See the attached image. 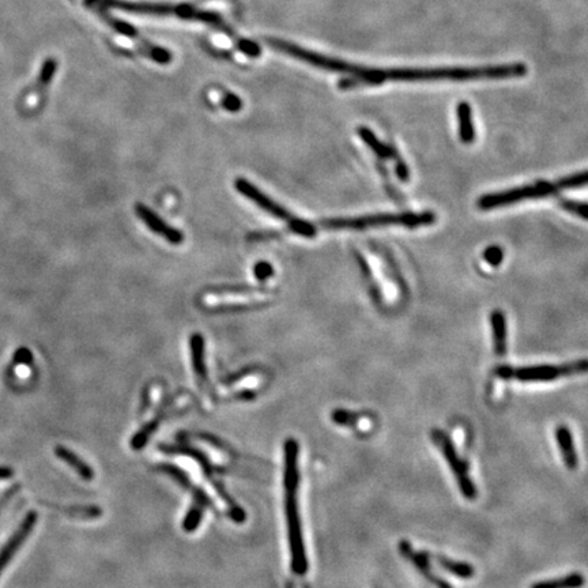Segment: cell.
Returning a JSON list of instances; mask_svg holds the SVG:
<instances>
[{
    "label": "cell",
    "mask_w": 588,
    "mask_h": 588,
    "mask_svg": "<svg viewBox=\"0 0 588 588\" xmlns=\"http://www.w3.org/2000/svg\"><path fill=\"white\" fill-rule=\"evenodd\" d=\"M528 68L524 63L492 66V67H438V68H368L360 66L355 77H360L365 86H379L392 82H432V81H479V79H508L521 78Z\"/></svg>",
    "instance_id": "6da1fadb"
},
{
    "label": "cell",
    "mask_w": 588,
    "mask_h": 588,
    "mask_svg": "<svg viewBox=\"0 0 588 588\" xmlns=\"http://www.w3.org/2000/svg\"><path fill=\"white\" fill-rule=\"evenodd\" d=\"M284 448H285V474H284L285 515L289 548H290V565H292V571L299 576H303L308 572V558H306V550H305V543H304L303 527H301L300 508H299L300 447L294 438H287Z\"/></svg>",
    "instance_id": "7a4b0ae2"
},
{
    "label": "cell",
    "mask_w": 588,
    "mask_h": 588,
    "mask_svg": "<svg viewBox=\"0 0 588 588\" xmlns=\"http://www.w3.org/2000/svg\"><path fill=\"white\" fill-rule=\"evenodd\" d=\"M588 174L586 170L575 173L568 177H562L557 182H538L536 184L524 185L521 188H512L501 192L487 194L477 201L479 210H494L499 207H505L514 203L524 202L548 198L550 195L558 194L565 189H575L587 184Z\"/></svg>",
    "instance_id": "3957f363"
},
{
    "label": "cell",
    "mask_w": 588,
    "mask_h": 588,
    "mask_svg": "<svg viewBox=\"0 0 588 588\" xmlns=\"http://www.w3.org/2000/svg\"><path fill=\"white\" fill-rule=\"evenodd\" d=\"M87 4L113 7V9H120V10H124L127 13H134V14L194 19V21H199L203 23L211 25V26L221 29L226 33L228 32L231 33L229 28L225 25V22L217 14L202 11V10H196V9H194L191 6H185V4L174 6V4H161V3H131V1H123V0H87Z\"/></svg>",
    "instance_id": "277c9868"
},
{
    "label": "cell",
    "mask_w": 588,
    "mask_h": 588,
    "mask_svg": "<svg viewBox=\"0 0 588 588\" xmlns=\"http://www.w3.org/2000/svg\"><path fill=\"white\" fill-rule=\"evenodd\" d=\"M437 217L432 211L423 213H380L355 218H330L320 221L323 229L328 231H365L370 228L402 225L407 228L429 226L436 222Z\"/></svg>",
    "instance_id": "5b68a950"
},
{
    "label": "cell",
    "mask_w": 588,
    "mask_h": 588,
    "mask_svg": "<svg viewBox=\"0 0 588 588\" xmlns=\"http://www.w3.org/2000/svg\"><path fill=\"white\" fill-rule=\"evenodd\" d=\"M235 189L244 195L248 201L255 203L259 209H262L263 211H266L271 217L284 221L287 223L289 229L292 232H294L296 235H303L306 238H312L318 235V229L314 223L300 219L296 216H293L290 211H287L285 207H282L281 204L274 202L271 198H269L265 192H262L260 189H257L253 183H250L245 179H237L235 182Z\"/></svg>",
    "instance_id": "8992f818"
},
{
    "label": "cell",
    "mask_w": 588,
    "mask_h": 588,
    "mask_svg": "<svg viewBox=\"0 0 588 588\" xmlns=\"http://www.w3.org/2000/svg\"><path fill=\"white\" fill-rule=\"evenodd\" d=\"M587 370V360H579L573 361L570 364H561V365H533V367H499L496 370V375L501 379H515L524 383L531 382H552L555 379L564 377V376H572L579 373H586Z\"/></svg>",
    "instance_id": "52a82bcc"
},
{
    "label": "cell",
    "mask_w": 588,
    "mask_h": 588,
    "mask_svg": "<svg viewBox=\"0 0 588 588\" xmlns=\"http://www.w3.org/2000/svg\"><path fill=\"white\" fill-rule=\"evenodd\" d=\"M431 438L444 456L445 462L450 465L463 497H466L467 500H474L477 497V487L471 479L470 467L467 462L463 460L457 454L451 437L441 429H433L431 432Z\"/></svg>",
    "instance_id": "ba28073f"
},
{
    "label": "cell",
    "mask_w": 588,
    "mask_h": 588,
    "mask_svg": "<svg viewBox=\"0 0 588 588\" xmlns=\"http://www.w3.org/2000/svg\"><path fill=\"white\" fill-rule=\"evenodd\" d=\"M100 14H101V17L108 22V25H111L116 32L118 33L124 34V35H127V37H130V38H133L135 41V44L138 45V48H139V52L140 53H143L145 56H148V57H150L152 60L154 62H157V63H161V65H168L169 62L172 60V55H170V52L167 51V50H164V48H160V47H155V45H152L150 44L149 41H146L143 37H140L138 32H136V29L133 28L131 25H128V23H126V22H123V21H118V19H115V18L111 17V16H108L104 10H100Z\"/></svg>",
    "instance_id": "9c48e42d"
},
{
    "label": "cell",
    "mask_w": 588,
    "mask_h": 588,
    "mask_svg": "<svg viewBox=\"0 0 588 588\" xmlns=\"http://www.w3.org/2000/svg\"><path fill=\"white\" fill-rule=\"evenodd\" d=\"M135 211H136V216L139 217V219L152 231V233L165 238L168 243L173 244V245H180L184 241V235L179 229L170 226L168 222H165L157 213H154L152 210H150L148 206L138 203L136 207H135Z\"/></svg>",
    "instance_id": "30bf717a"
},
{
    "label": "cell",
    "mask_w": 588,
    "mask_h": 588,
    "mask_svg": "<svg viewBox=\"0 0 588 588\" xmlns=\"http://www.w3.org/2000/svg\"><path fill=\"white\" fill-rule=\"evenodd\" d=\"M167 451H176V453H180V454L191 455L195 460H198V462H199V465L202 466L204 475L209 478V481L213 484V487H216V490L218 492L219 496L223 499V501H225L226 505H228V508H229V511H231V516H232V519L237 521V523H243V521H245V514H244V511H243L238 505L235 504V501L232 500V497H231V496H228V494H226V492L223 490V487H221V484L214 479V477H213V469H211V465H210V462L207 460V457H206V456H204L201 451L194 450V448H185V447H180V448H176V450H174V448H170V450H167Z\"/></svg>",
    "instance_id": "8fae6325"
},
{
    "label": "cell",
    "mask_w": 588,
    "mask_h": 588,
    "mask_svg": "<svg viewBox=\"0 0 588 588\" xmlns=\"http://www.w3.org/2000/svg\"><path fill=\"white\" fill-rule=\"evenodd\" d=\"M37 521V514L35 512H29L22 523L19 524L17 531L13 534V537L10 538L6 545L3 546V549L0 550V575L1 572L4 571V568L7 567V564L13 560L14 555L17 553L18 549L22 546V543L28 539L29 534L32 533V530L35 526Z\"/></svg>",
    "instance_id": "7c38bea8"
},
{
    "label": "cell",
    "mask_w": 588,
    "mask_h": 588,
    "mask_svg": "<svg viewBox=\"0 0 588 588\" xmlns=\"http://www.w3.org/2000/svg\"><path fill=\"white\" fill-rule=\"evenodd\" d=\"M399 552H401V555H404V558H407L418 570L421 575L429 583H432L437 588H453L450 583L438 579L436 575L432 572L431 561H429V555H428V553L414 550L407 540H401L399 542Z\"/></svg>",
    "instance_id": "4fadbf2b"
},
{
    "label": "cell",
    "mask_w": 588,
    "mask_h": 588,
    "mask_svg": "<svg viewBox=\"0 0 588 588\" xmlns=\"http://www.w3.org/2000/svg\"><path fill=\"white\" fill-rule=\"evenodd\" d=\"M555 438L560 447V453L562 456L564 465L570 469V470H575L579 465V459H577V453L575 450V443H573V436H572L571 429L565 425H561L555 429Z\"/></svg>",
    "instance_id": "5bb4252c"
},
{
    "label": "cell",
    "mask_w": 588,
    "mask_h": 588,
    "mask_svg": "<svg viewBox=\"0 0 588 588\" xmlns=\"http://www.w3.org/2000/svg\"><path fill=\"white\" fill-rule=\"evenodd\" d=\"M456 115L459 121V138L463 143L470 145L475 139V128L472 123V112L469 102H460L456 106Z\"/></svg>",
    "instance_id": "9a60e30c"
},
{
    "label": "cell",
    "mask_w": 588,
    "mask_h": 588,
    "mask_svg": "<svg viewBox=\"0 0 588 588\" xmlns=\"http://www.w3.org/2000/svg\"><path fill=\"white\" fill-rule=\"evenodd\" d=\"M357 134L364 140V143L370 148L372 152L383 160H398L396 152L386 143L380 142L373 131L367 127H358Z\"/></svg>",
    "instance_id": "2e32d148"
},
{
    "label": "cell",
    "mask_w": 588,
    "mask_h": 588,
    "mask_svg": "<svg viewBox=\"0 0 588 588\" xmlns=\"http://www.w3.org/2000/svg\"><path fill=\"white\" fill-rule=\"evenodd\" d=\"M493 328L494 353L503 357L506 353V320L503 311H494L490 316Z\"/></svg>",
    "instance_id": "e0dca14e"
},
{
    "label": "cell",
    "mask_w": 588,
    "mask_h": 588,
    "mask_svg": "<svg viewBox=\"0 0 588 588\" xmlns=\"http://www.w3.org/2000/svg\"><path fill=\"white\" fill-rule=\"evenodd\" d=\"M191 346V358H192V367L195 370L196 377L201 380V383H207V370H206V362H204V342L201 334H194L189 340Z\"/></svg>",
    "instance_id": "ac0fdd59"
},
{
    "label": "cell",
    "mask_w": 588,
    "mask_h": 588,
    "mask_svg": "<svg viewBox=\"0 0 588 588\" xmlns=\"http://www.w3.org/2000/svg\"><path fill=\"white\" fill-rule=\"evenodd\" d=\"M55 454L60 460L66 462L68 466H71L74 470L77 471L84 479H86V481L93 479L94 472L91 470V467L89 465H86L84 460L79 459V456H77L72 451H70L63 445H57L55 448Z\"/></svg>",
    "instance_id": "d6986e66"
},
{
    "label": "cell",
    "mask_w": 588,
    "mask_h": 588,
    "mask_svg": "<svg viewBox=\"0 0 588 588\" xmlns=\"http://www.w3.org/2000/svg\"><path fill=\"white\" fill-rule=\"evenodd\" d=\"M584 586V576L582 573H571L560 579L542 580L534 583L531 588H582Z\"/></svg>",
    "instance_id": "ffe728a7"
},
{
    "label": "cell",
    "mask_w": 588,
    "mask_h": 588,
    "mask_svg": "<svg viewBox=\"0 0 588 588\" xmlns=\"http://www.w3.org/2000/svg\"><path fill=\"white\" fill-rule=\"evenodd\" d=\"M437 561H438V564H440V567L443 570L450 572L451 575H455V576H457L460 579H471L474 576V573H475L472 565L467 564V562L455 561V560H451V558L444 557V555L437 557Z\"/></svg>",
    "instance_id": "44dd1931"
},
{
    "label": "cell",
    "mask_w": 588,
    "mask_h": 588,
    "mask_svg": "<svg viewBox=\"0 0 588 588\" xmlns=\"http://www.w3.org/2000/svg\"><path fill=\"white\" fill-rule=\"evenodd\" d=\"M331 420L335 422L336 425L346 426V428H357L360 422V416L353 411H348L343 409H335L331 413Z\"/></svg>",
    "instance_id": "7402d4cb"
},
{
    "label": "cell",
    "mask_w": 588,
    "mask_h": 588,
    "mask_svg": "<svg viewBox=\"0 0 588 588\" xmlns=\"http://www.w3.org/2000/svg\"><path fill=\"white\" fill-rule=\"evenodd\" d=\"M56 68H57V63H56V60H53V59H48V60H45V63L43 65V67H41V72H40V77H38V86L40 87H45L47 84H50L52 81V77L55 75V72H56Z\"/></svg>",
    "instance_id": "603a6c76"
},
{
    "label": "cell",
    "mask_w": 588,
    "mask_h": 588,
    "mask_svg": "<svg viewBox=\"0 0 588 588\" xmlns=\"http://www.w3.org/2000/svg\"><path fill=\"white\" fill-rule=\"evenodd\" d=\"M560 204L562 209L571 211L572 214L579 216L580 218L587 219V204L586 203L575 202V201H565L561 199Z\"/></svg>",
    "instance_id": "cb8c5ba5"
},
{
    "label": "cell",
    "mask_w": 588,
    "mask_h": 588,
    "mask_svg": "<svg viewBox=\"0 0 588 588\" xmlns=\"http://www.w3.org/2000/svg\"><path fill=\"white\" fill-rule=\"evenodd\" d=\"M503 257H504L503 250L500 247H496V245L487 247L485 253H484V259L487 260L490 266H494V267L499 266V265H501Z\"/></svg>",
    "instance_id": "d4e9b609"
},
{
    "label": "cell",
    "mask_w": 588,
    "mask_h": 588,
    "mask_svg": "<svg viewBox=\"0 0 588 588\" xmlns=\"http://www.w3.org/2000/svg\"><path fill=\"white\" fill-rule=\"evenodd\" d=\"M221 99H222L221 100L222 106L226 111H229V112H238L241 109V106H243L241 100L237 96H235V94H232V93H223Z\"/></svg>",
    "instance_id": "484cf974"
},
{
    "label": "cell",
    "mask_w": 588,
    "mask_h": 588,
    "mask_svg": "<svg viewBox=\"0 0 588 588\" xmlns=\"http://www.w3.org/2000/svg\"><path fill=\"white\" fill-rule=\"evenodd\" d=\"M253 272H255V277L259 279V281H266V279H269L270 277H272V274H274V269H272V266L267 263V262H259L256 266H255V269H253Z\"/></svg>",
    "instance_id": "4316f807"
},
{
    "label": "cell",
    "mask_w": 588,
    "mask_h": 588,
    "mask_svg": "<svg viewBox=\"0 0 588 588\" xmlns=\"http://www.w3.org/2000/svg\"><path fill=\"white\" fill-rule=\"evenodd\" d=\"M237 47H238V50L241 52H244L245 55H248V56H251V57H257L259 55H260V48H259V45H256L255 43L253 41H248V40H238L237 41Z\"/></svg>",
    "instance_id": "83f0119b"
},
{
    "label": "cell",
    "mask_w": 588,
    "mask_h": 588,
    "mask_svg": "<svg viewBox=\"0 0 588 588\" xmlns=\"http://www.w3.org/2000/svg\"><path fill=\"white\" fill-rule=\"evenodd\" d=\"M14 361L22 365H30L33 362V354L28 348H19L14 353Z\"/></svg>",
    "instance_id": "f1b7e54d"
},
{
    "label": "cell",
    "mask_w": 588,
    "mask_h": 588,
    "mask_svg": "<svg viewBox=\"0 0 588 588\" xmlns=\"http://www.w3.org/2000/svg\"><path fill=\"white\" fill-rule=\"evenodd\" d=\"M395 170H396L398 177H399L402 182H407V180H409V177H410L409 168L406 167V164H404V161H401L399 158L396 160V167H395Z\"/></svg>",
    "instance_id": "f546056e"
},
{
    "label": "cell",
    "mask_w": 588,
    "mask_h": 588,
    "mask_svg": "<svg viewBox=\"0 0 588 588\" xmlns=\"http://www.w3.org/2000/svg\"><path fill=\"white\" fill-rule=\"evenodd\" d=\"M14 475V471L10 467H0V479H9Z\"/></svg>",
    "instance_id": "4dcf8cb0"
}]
</instances>
